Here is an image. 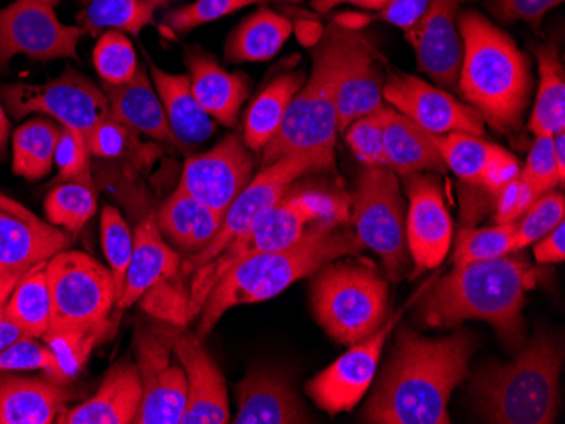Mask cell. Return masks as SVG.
<instances>
[{
  "instance_id": "obj_1",
  "label": "cell",
  "mask_w": 565,
  "mask_h": 424,
  "mask_svg": "<svg viewBox=\"0 0 565 424\" xmlns=\"http://www.w3.org/2000/svg\"><path fill=\"white\" fill-rule=\"evenodd\" d=\"M476 341L469 334L428 338L399 328L386 369L364 410L374 424H449L450 395L466 381Z\"/></svg>"
},
{
  "instance_id": "obj_2",
  "label": "cell",
  "mask_w": 565,
  "mask_h": 424,
  "mask_svg": "<svg viewBox=\"0 0 565 424\" xmlns=\"http://www.w3.org/2000/svg\"><path fill=\"white\" fill-rule=\"evenodd\" d=\"M344 221H320L294 246L234 264L203 303L196 337H207L228 309L271 300L297 281L313 276L322 265L361 254L364 246L355 232L342 227Z\"/></svg>"
},
{
  "instance_id": "obj_3",
  "label": "cell",
  "mask_w": 565,
  "mask_h": 424,
  "mask_svg": "<svg viewBox=\"0 0 565 424\" xmlns=\"http://www.w3.org/2000/svg\"><path fill=\"white\" fill-rule=\"evenodd\" d=\"M533 274L532 265L510 254L454 268L422 297V319L439 328L482 319L497 328L504 344L520 348L525 291L533 284Z\"/></svg>"
},
{
  "instance_id": "obj_4",
  "label": "cell",
  "mask_w": 565,
  "mask_h": 424,
  "mask_svg": "<svg viewBox=\"0 0 565 424\" xmlns=\"http://www.w3.org/2000/svg\"><path fill=\"white\" fill-rule=\"evenodd\" d=\"M462 40L457 88L494 131L510 134L522 126L533 90L532 65L515 41L484 15L466 11L459 18Z\"/></svg>"
},
{
  "instance_id": "obj_5",
  "label": "cell",
  "mask_w": 565,
  "mask_h": 424,
  "mask_svg": "<svg viewBox=\"0 0 565 424\" xmlns=\"http://www.w3.org/2000/svg\"><path fill=\"white\" fill-rule=\"evenodd\" d=\"M348 199L317 189L287 193L262 217L253 221L233 242L218 252L215 258L192 272L189 291V323L202 312L212 287L224 276L228 269L244 259L265 252L281 251L297 243L308 230L330 218L348 220Z\"/></svg>"
},
{
  "instance_id": "obj_6",
  "label": "cell",
  "mask_w": 565,
  "mask_h": 424,
  "mask_svg": "<svg viewBox=\"0 0 565 424\" xmlns=\"http://www.w3.org/2000/svg\"><path fill=\"white\" fill-rule=\"evenodd\" d=\"M351 28L332 24L313 50L312 75L288 106L275 138L263 149L262 167L301 151L333 153L338 141V88Z\"/></svg>"
},
{
  "instance_id": "obj_7",
  "label": "cell",
  "mask_w": 565,
  "mask_h": 424,
  "mask_svg": "<svg viewBox=\"0 0 565 424\" xmlns=\"http://www.w3.org/2000/svg\"><path fill=\"white\" fill-rule=\"evenodd\" d=\"M561 348L539 330L515 360L484 370L476 381L488 423L552 424L557 420Z\"/></svg>"
},
{
  "instance_id": "obj_8",
  "label": "cell",
  "mask_w": 565,
  "mask_h": 424,
  "mask_svg": "<svg viewBox=\"0 0 565 424\" xmlns=\"http://www.w3.org/2000/svg\"><path fill=\"white\" fill-rule=\"evenodd\" d=\"M312 306L329 337L351 347L386 322L388 283L373 265L332 261L313 274Z\"/></svg>"
},
{
  "instance_id": "obj_9",
  "label": "cell",
  "mask_w": 565,
  "mask_h": 424,
  "mask_svg": "<svg viewBox=\"0 0 565 424\" xmlns=\"http://www.w3.org/2000/svg\"><path fill=\"white\" fill-rule=\"evenodd\" d=\"M46 278L51 318L44 337L113 327L117 296L110 269L85 252L65 249L47 261Z\"/></svg>"
},
{
  "instance_id": "obj_10",
  "label": "cell",
  "mask_w": 565,
  "mask_h": 424,
  "mask_svg": "<svg viewBox=\"0 0 565 424\" xmlns=\"http://www.w3.org/2000/svg\"><path fill=\"white\" fill-rule=\"evenodd\" d=\"M352 221L361 243L376 252L393 281L403 280L412 256L398 178L390 167L366 166L351 199Z\"/></svg>"
},
{
  "instance_id": "obj_11",
  "label": "cell",
  "mask_w": 565,
  "mask_h": 424,
  "mask_svg": "<svg viewBox=\"0 0 565 424\" xmlns=\"http://www.w3.org/2000/svg\"><path fill=\"white\" fill-rule=\"evenodd\" d=\"M332 166L333 153L301 151V153L287 154L269 166L262 167L258 176L247 183L246 188L228 208L211 246L203 249L200 254L192 256L182 262V274H192L196 268L215 258L228 242H233L244 230L249 229L256 218L262 217L273 205L278 204L279 199L290 192L298 178Z\"/></svg>"
},
{
  "instance_id": "obj_12",
  "label": "cell",
  "mask_w": 565,
  "mask_h": 424,
  "mask_svg": "<svg viewBox=\"0 0 565 424\" xmlns=\"http://www.w3.org/2000/svg\"><path fill=\"white\" fill-rule=\"evenodd\" d=\"M0 98L14 119L30 113L50 116L85 138L110 113L106 94L90 78L68 68L47 84H14L0 87Z\"/></svg>"
},
{
  "instance_id": "obj_13",
  "label": "cell",
  "mask_w": 565,
  "mask_h": 424,
  "mask_svg": "<svg viewBox=\"0 0 565 424\" xmlns=\"http://www.w3.org/2000/svg\"><path fill=\"white\" fill-rule=\"evenodd\" d=\"M85 34L81 26L63 24L53 6L15 0L0 9V72L18 55L38 62L78 59V41Z\"/></svg>"
},
{
  "instance_id": "obj_14",
  "label": "cell",
  "mask_w": 565,
  "mask_h": 424,
  "mask_svg": "<svg viewBox=\"0 0 565 424\" xmlns=\"http://www.w3.org/2000/svg\"><path fill=\"white\" fill-rule=\"evenodd\" d=\"M142 399L135 424H182L189 403V384L183 367L173 356L161 331L136 335Z\"/></svg>"
},
{
  "instance_id": "obj_15",
  "label": "cell",
  "mask_w": 565,
  "mask_h": 424,
  "mask_svg": "<svg viewBox=\"0 0 565 424\" xmlns=\"http://www.w3.org/2000/svg\"><path fill=\"white\" fill-rule=\"evenodd\" d=\"M254 160L237 135H227L207 153L186 157L178 189L221 218L253 180Z\"/></svg>"
},
{
  "instance_id": "obj_16",
  "label": "cell",
  "mask_w": 565,
  "mask_h": 424,
  "mask_svg": "<svg viewBox=\"0 0 565 424\" xmlns=\"http://www.w3.org/2000/svg\"><path fill=\"white\" fill-rule=\"evenodd\" d=\"M398 316L390 318L376 334L351 345L349 352L330 363L307 384V392L317 406L335 416L352 411L366 394L376 376L384 344L395 328Z\"/></svg>"
},
{
  "instance_id": "obj_17",
  "label": "cell",
  "mask_w": 565,
  "mask_h": 424,
  "mask_svg": "<svg viewBox=\"0 0 565 424\" xmlns=\"http://www.w3.org/2000/svg\"><path fill=\"white\" fill-rule=\"evenodd\" d=\"M408 193L406 242L415 272L443 264L452 242V218L444 199L439 176L415 173L405 176Z\"/></svg>"
},
{
  "instance_id": "obj_18",
  "label": "cell",
  "mask_w": 565,
  "mask_h": 424,
  "mask_svg": "<svg viewBox=\"0 0 565 424\" xmlns=\"http://www.w3.org/2000/svg\"><path fill=\"white\" fill-rule=\"evenodd\" d=\"M383 100L430 134L469 132L479 138L486 134V122L471 106L420 78L393 75L383 85Z\"/></svg>"
},
{
  "instance_id": "obj_19",
  "label": "cell",
  "mask_w": 565,
  "mask_h": 424,
  "mask_svg": "<svg viewBox=\"0 0 565 424\" xmlns=\"http://www.w3.org/2000/svg\"><path fill=\"white\" fill-rule=\"evenodd\" d=\"M161 334L185 370L189 403L182 424L231 423L224 376L203 347L202 338L186 331L185 327L177 328V325Z\"/></svg>"
},
{
  "instance_id": "obj_20",
  "label": "cell",
  "mask_w": 565,
  "mask_h": 424,
  "mask_svg": "<svg viewBox=\"0 0 565 424\" xmlns=\"http://www.w3.org/2000/svg\"><path fill=\"white\" fill-rule=\"evenodd\" d=\"M468 0H428L424 18L406 31L417 55L418 68L447 88H457L462 40L456 30L460 6Z\"/></svg>"
},
{
  "instance_id": "obj_21",
  "label": "cell",
  "mask_w": 565,
  "mask_h": 424,
  "mask_svg": "<svg viewBox=\"0 0 565 424\" xmlns=\"http://www.w3.org/2000/svg\"><path fill=\"white\" fill-rule=\"evenodd\" d=\"M68 246L65 230L46 224L28 208L0 210V269L24 274Z\"/></svg>"
},
{
  "instance_id": "obj_22",
  "label": "cell",
  "mask_w": 565,
  "mask_h": 424,
  "mask_svg": "<svg viewBox=\"0 0 565 424\" xmlns=\"http://www.w3.org/2000/svg\"><path fill=\"white\" fill-rule=\"evenodd\" d=\"M182 262L180 254L164 242L157 218L142 220L136 229L131 262L117 308H131L152 287L177 280L182 274Z\"/></svg>"
},
{
  "instance_id": "obj_23",
  "label": "cell",
  "mask_w": 565,
  "mask_h": 424,
  "mask_svg": "<svg viewBox=\"0 0 565 424\" xmlns=\"http://www.w3.org/2000/svg\"><path fill=\"white\" fill-rule=\"evenodd\" d=\"M142 399L141 378L136 363L120 360L107 373L95 395L78 406L65 407L60 424H131Z\"/></svg>"
},
{
  "instance_id": "obj_24",
  "label": "cell",
  "mask_w": 565,
  "mask_h": 424,
  "mask_svg": "<svg viewBox=\"0 0 565 424\" xmlns=\"http://www.w3.org/2000/svg\"><path fill=\"white\" fill-rule=\"evenodd\" d=\"M185 65L190 87L203 110L217 122L234 128L249 95V78L243 73L225 72L214 56L200 47H186Z\"/></svg>"
},
{
  "instance_id": "obj_25",
  "label": "cell",
  "mask_w": 565,
  "mask_h": 424,
  "mask_svg": "<svg viewBox=\"0 0 565 424\" xmlns=\"http://www.w3.org/2000/svg\"><path fill=\"white\" fill-rule=\"evenodd\" d=\"M383 85V73L370 43L352 33L338 88L339 131L344 132L359 117L384 107Z\"/></svg>"
},
{
  "instance_id": "obj_26",
  "label": "cell",
  "mask_w": 565,
  "mask_h": 424,
  "mask_svg": "<svg viewBox=\"0 0 565 424\" xmlns=\"http://www.w3.org/2000/svg\"><path fill=\"white\" fill-rule=\"evenodd\" d=\"M236 424L310 423L305 404L288 381L275 373L253 372L237 385Z\"/></svg>"
},
{
  "instance_id": "obj_27",
  "label": "cell",
  "mask_w": 565,
  "mask_h": 424,
  "mask_svg": "<svg viewBox=\"0 0 565 424\" xmlns=\"http://www.w3.org/2000/svg\"><path fill=\"white\" fill-rule=\"evenodd\" d=\"M102 90L106 94L110 113L116 119L122 120L139 134H146L157 141L168 142L182 149L171 132L160 97L152 88L148 73L142 66H139L135 77L127 84H102Z\"/></svg>"
},
{
  "instance_id": "obj_28",
  "label": "cell",
  "mask_w": 565,
  "mask_h": 424,
  "mask_svg": "<svg viewBox=\"0 0 565 424\" xmlns=\"http://www.w3.org/2000/svg\"><path fill=\"white\" fill-rule=\"evenodd\" d=\"M68 399L56 382L0 372V424L56 423Z\"/></svg>"
},
{
  "instance_id": "obj_29",
  "label": "cell",
  "mask_w": 565,
  "mask_h": 424,
  "mask_svg": "<svg viewBox=\"0 0 565 424\" xmlns=\"http://www.w3.org/2000/svg\"><path fill=\"white\" fill-rule=\"evenodd\" d=\"M386 167L399 176L446 173L447 166L435 145L434 134L390 107L383 134Z\"/></svg>"
},
{
  "instance_id": "obj_30",
  "label": "cell",
  "mask_w": 565,
  "mask_h": 424,
  "mask_svg": "<svg viewBox=\"0 0 565 424\" xmlns=\"http://www.w3.org/2000/svg\"><path fill=\"white\" fill-rule=\"evenodd\" d=\"M149 66L152 84L157 87L158 97L178 144L186 149L211 139L215 132L214 120L193 95L190 78L186 75H171L152 63Z\"/></svg>"
},
{
  "instance_id": "obj_31",
  "label": "cell",
  "mask_w": 565,
  "mask_h": 424,
  "mask_svg": "<svg viewBox=\"0 0 565 424\" xmlns=\"http://www.w3.org/2000/svg\"><path fill=\"white\" fill-rule=\"evenodd\" d=\"M154 218L161 236L190 256L207 249L224 221L211 208L200 204L199 199L178 188L158 208Z\"/></svg>"
},
{
  "instance_id": "obj_32",
  "label": "cell",
  "mask_w": 565,
  "mask_h": 424,
  "mask_svg": "<svg viewBox=\"0 0 565 424\" xmlns=\"http://www.w3.org/2000/svg\"><path fill=\"white\" fill-rule=\"evenodd\" d=\"M290 19L269 9L254 12L244 19L225 43L228 63L266 62L278 55L290 37Z\"/></svg>"
},
{
  "instance_id": "obj_33",
  "label": "cell",
  "mask_w": 565,
  "mask_h": 424,
  "mask_svg": "<svg viewBox=\"0 0 565 424\" xmlns=\"http://www.w3.org/2000/svg\"><path fill=\"white\" fill-rule=\"evenodd\" d=\"M303 84V72L288 73L273 80L250 104L244 117V144L249 151L263 153L278 132L288 106Z\"/></svg>"
},
{
  "instance_id": "obj_34",
  "label": "cell",
  "mask_w": 565,
  "mask_h": 424,
  "mask_svg": "<svg viewBox=\"0 0 565 424\" xmlns=\"http://www.w3.org/2000/svg\"><path fill=\"white\" fill-rule=\"evenodd\" d=\"M541 84L529 128L536 135H555L565 132V78L557 46L545 44L536 47Z\"/></svg>"
},
{
  "instance_id": "obj_35",
  "label": "cell",
  "mask_w": 565,
  "mask_h": 424,
  "mask_svg": "<svg viewBox=\"0 0 565 424\" xmlns=\"http://www.w3.org/2000/svg\"><path fill=\"white\" fill-rule=\"evenodd\" d=\"M434 142L439 149L444 163L454 171L457 178L481 188H484L494 163L504 151L500 145L491 144L469 132L434 134Z\"/></svg>"
},
{
  "instance_id": "obj_36",
  "label": "cell",
  "mask_w": 565,
  "mask_h": 424,
  "mask_svg": "<svg viewBox=\"0 0 565 424\" xmlns=\"http://www.w3.org/2000/svg\"><path fill=\"white\" fill-rule=\"evenodd\" d=\"M62 126L50 119H31L22 123L12 138L14 160L12 171L22 178H44L55 163L56 144H58Z\"/></svg>"
},
{
  "instance_id": "obj_37",
  "label": "cell",
  "mask_w": 565,
  "mask_h": 424,
  "mask_svg": "<svg viewBox=\"0 0 565 424\" xmlns=\"http://www.w3.org/2000/svg\"><path fill=\"white\" fill-rule=\"evenodd\" d=\"M47 261L33 265L15 284L4 316L31 338H43L50 327L51 296L46 278Z\"/></svg>"
},
{
  "instance_id": "obj_38",
  "label": "cell",
  "mask_w": 565,
  "mask_h": 424,
  "mask_svg": "<svg viewBox=\"0 0 565 424\" xmlns=\"http://www.w3.org/2000/svg\"><path fill=\"white\" fill-rule=\"evenodd\" d=\"M158 4L146 0H90L76 18L85 33L100 34L102 30H116L138 36L157 12Z\"/></svg>"
},
{
  "instance_id": "obj_39",
  "label": "cell",
  "mask_w": 565,
  "mask_h": 424,
  "mask_svg": "<svg viewBox=\"0 0 565 424\" xmlns=\"http://www.w3.org/2000/svg\"><path fill=\"white\" fill-rule=\"evenodd\" d=\"M87 144L92 156L102 160H127L136 166H148L160 154L157 145L145 144L138 131L116 119L113 113L90 132Z\"/></svg>"
},
{
  "instance_id": "obj_40",
  "label": "cell",
  "mask_w": 565,
  "mask_h": 424,
  "mask_svg": "<svg viewBox=\"0 0 565 424\" xmlns=\"http://www.w3.org/2000/svg\"><path fill=\"white\" fill-rule=\"evenodd\" d=\"M44 211L51 226L66 232H81L97 211V192L94 182H63L44 199Z\"/></svg>"
},
{
  "instance_id": "obj_41",
  "label": "cell",
  "mask_w": 565,
  "mask_h": 424,
  "mask_svg": "<svg viewBox=\"0 0 565 424\" xmlns=\"http://www.w3.org/2000/svg\"><path fill=\"white\" fill-rule=\"evenodd\" d=\"M516 221L484 229H460L457 233L454 268L491 261L515 252Z\"/></svg>"
},
{
  "instance_id": "obj_42",
  "label": "cell",
  "mask_w": 565,
  "mask_h": 424,
  "mask_svg": "<svg viewBox=\"0 0 565 424\" xmlns=\"http://www.w3.org/2000/svg\"><path fill=\"white\" fill-rule=\"evenodd\" d=\"M98 77L107 85H122L139 69L138 55L131 41L120 31L109 30L98 37L94 50Z\"/></svg>"
},
{
  "instance_id": "obj_43",
  "label": "cell",
  "mask_w": 565,
  "mask_h": 424,
  "mask_svg": "<svg viewBox=\"0 0 565 424\" xmlns=\"http://www.w3.org/2000/svg\"><path fill=\"white\" fill-rule=\"evenodd\" d=\"M100 236L104 254H106L107 262H109L114 284H116L117 302H119L124 281H126L127 268L131 262L135 237H132L131 229L127 227L126 220H124L119 210L109 207V205L102 210Z\"/></svg>"
},
{
  "instance_id": "obj_44",
  "label": "cell",
  "mask_w": 565,
  "mask_h": 424,
  "mask_svg": "<svg viewBox=\"0 0 565 424\" xmlns=\"http://www.w3.org/2000/svg\"><path fill=\"white\" fill-rule=\"evenodd\" d=\"M565 198L562 193L548 192L536 198L529 210L516 220L515 252L532 246L564 221Z\"/></svg>"
},
{
  "instance_id": "obj_45",
  "label": "cell",
  "mask_w": 565,
  "mask_h": 424,
  "mask_svg": "<svg viewBox=\"0 0 565 424\" xmlns=\"http://www.w3.org/2000/svg\"><path fill=\"white\" fill-rule=\"evenodd\" d=\"M268 0H195L190 6L174 9L164 18V26L174 34H185L202 24L234 14L247 6L263 4Z\"/></svg>"
},
{
  "instance_id": "obj_46",
  "label": "cell",
  "mask_w": 565,
  "mask_h": 424,
  "mask_svg": "<svg viewBox=\"0 0 565 424\" xmlns=\"http://www.w3.org/2000/svg\"><path fill=\"white\" fill-rule=\"evenodd\" d=\"M390 107H381L376 112L359 117L345 129V141L352 153L366 166H386L384 161V122Z\"/></svg>"
},
{
  "instance_id": "obj_47",
  "label": "cell",
  "mask_w": 565,
  "mask_h": 424,
  "mask_svg": "<svg viewBox=\"0 0 565 424\" xmlns=\"http://www.w3.org/2000/svg\"><path fill=\"white\" fill-rule=\"evenodd\" d=\"M520 180L525 183L533 198L554 192L558 185L557 166L554 157V135H536L529 160L520 170Z\"/></svg>"
},
{
  "instance_id": "obj_48",
  "label": "cell",
  "mask_w": 565,
  "mask_h": 424,
  "mask_svg": "<svg viewBox=\"0 0 565 424\" xmlns=\"http://www.w3.org/2000/svg\"><path fill=\"white\" fill-rule=\"evenodd\" d=\"M38 338H22L0 352V372L14 370H44L51 381L58 378V362L47 345L38 344ZM58 384V382H56Z\"/></svg>"
},
{
  "instance_id": "obj_49",
  "label": "cell",
  "mask_w": 565,
  "mask_h": 424,
  "mask_svg": "<svg viewBox=\"0 0 565 424\" xmlns=\"http://www.w3.org/2000/svg\"><path fill=\"white\" fill-rule=\"evenodd\" d=\"M90 156L87 138L73 129L62 128L55 151L60 182H92Z\"/></svg>"
},
{
  "instance_id": "obj_50",
  "label": "cell",
  "mask_w": 565,
  "mask_h": 424,
  "mask_svg": "<svg viewBox=\"0 0 565 424\" xmlns=\"http://www.w3.org/2000/svg\"><path fill=\"white\" fill-rule=\"evenodd\" d=\"M564 0H486L491 14L500 21H523L539 31L548 11L561 6Z\"/></svg>"
},
{
  "instance_id": "obj_51",
  "label": "cell",
  "mask_w": 565,
  "mask_h": 424,
  "mask_svg": "<svg viewBox=\"0 0 565 424\" xmlns=\"http://www.w3.org/2000/svg\"><path fill=\"white\" fill-rule=\"evenodd\" d=\"M494 198H497V215H494L497 224H510V221L520 220V217L529 210L530 205L535 202L520 176L511 180Z\"/></svg>"
},
{
  "instance_id": "obj_52",
  "label": "cell",
  "mask_w": 565,
  "mask_h": 424,
  "mask_svg": "<svg viewBox=\"0 0 565 424\" xmlns=\"http://www.w3.org/2000/svg\"><path fill=\"white\" fill-rule=\"evenodd\" d=\"M427 8L428 0H388L374 19L386 21L406 33L424 18Z\"/></svg>"
},
{
  "instance_id": "obj_53",
  "label": "cell",
  "mask_w": 565,
  "mask_h": 424,
  "mask_svg": "<svg viewBox=\"0 0 565 424\" xmlns=\"http://www.w3.org/2000/svg\"><path fill=\"white\" fill-rule=\"evenodd\" d=\"M533 246V256L541 264H555L565 259V221L558 224L552 232L536 240Z\"/></svg>"
},
{
  "instance_id": "obj_54",
  "label": "cell",
  "mask_w": 565,
  "mask_h": 424,
  "mask_svg": "<svg viewBox=\"0 0 565 424\" xmlns=\"http://www.w3.org/2000/svg\"><path fill=\"white\" fill-rule=\"evenodd\" d=\"M388 0H312L313 9L319 12H329L341 4L358 6V8L371 9V11H381Z\"/></svg>"
},
{
  "instance_id": "obj_55",
  "label": "cell",
  "mask_w": 565,
  "mask_h": 424,
  "mask_svg": "<svg viewBox=\"0 0 565 424\" xmlns=\"http://www.w3.org/2000/svg\"><path fill=\"white\" fill-rule=\"evenodd\" d=\"M22 338H31L19 325H15L8 316L0 318V352L14 345Z\"/></svg>"
},
{
  "instance_id": "obj_56",
  "label": "cell",
  "mask_w": 565,
  "mask_h": 424,
  "mask_svg": "<svg viewBox=\"0 0 565 424\" xmlns=\"http://www.w3.org/2000/svg\"><path fill=\"white\" fill-rule=\"evenodd\" d=\"M554 157L557 166L558 185L565 182V132H558L554 135Z\"/></svg>"
},
{
  "instance_id": "obj_57",
  "label": "cell",
  "mask_w": 565,
  "mask_h": 424,
  "mask_svg": "<svg viewBox=\"0 0 565 424\" xmlns=\"http://www.w3.org/2000/svg\"><path fill=\"white\" fill-rule=\"evenodd\" d=\"M24 274H11V276H6L0 280V318L4 316L6 305H8L9 297H11L15 284L19 283V280H21Z\"/></svg>"
},
{
  "instance_id": "obj_58",
  "label": "cell",
  "mask_w": 565,
  "mask_h": 424,
  "mask_svg": "<svg viewBox=\"0 0 565 424\" xmlns=\"http://www.w3.org/2000/svg\"><path fill=\"white\" fill-rule=\"evenodd\" d=\"M9 131H11V123H9L8 116H6L4 107L0 106V157L4 154Z\"/></svg>"
},
{
  "instance_id": "obj_59",
  "label": "cell",
  "mask_w": 565,
  "mask_h": 424,
  "mask_svg": "<svg viewBox=\"0 0 565 424\" xmlns=\"http://www.w3.org/2000/svg\"><path fill=\"white\" fill-rule=\"evenodd\" d=\"M19 207H22V205L0 193V210H18Z\"/></svg>"
},
{
  "instance_id": "obj_60",
  "label": "cell",
  "mask_w": 565,
  "mask_h": 424,
  "mask_svg": "<svg viewBox=\"0 0 565 424\" xmlns=\"http://www.w3.org/2000/svg\"><path fill=\"white\" fill-rule=\"evenodd\" d=\"M38 2H43V4L53 6V8H55L62 0H38Z\"/></svg>"
},
{
  "instance_id": "obj_61",
  "label": "cell",
  "mask_w": 565,
  "mask_h": 424,
  "mask_svg": "<svg viewBox=\"0 0 565 424\" xmlns=\"http://www.w3.org/2000/svg\"><path fill=\"white\" fill-rule=\"evenodd\" d=\"M11 274H22V272H8L4 269H0V280L6 276H11Z\"/></svg>"
},
{
  "instance_id": "obj_62",
  "label": "cell",
  "mask_w": 565,
  "mask_h": 424,
  "mask_svg": "<svg viewBox=\"0 0 565 424\" xmlns=\"http://www.w3.org/2000/svg\"><path fill=\"white\" fill-rule=\"evenodd\" d=\"M146 2H152V4H163V2H167V0H146Z\"/></svg>"
},
{
  "instance_id": "obj_63",
  "label": "cell",
  "mask_w": 565,
  "mask_h": 424,
  "mask_svg": "<svg viewBox=\"0 0 565 424\" xmlns=\"http://www.w3.org/2000/svg\"><path fill=\"white\" fill-rule=\"evenodd\" d=\"M290 2H301V0H290Z\"/></svg>"
}]
</instances>
